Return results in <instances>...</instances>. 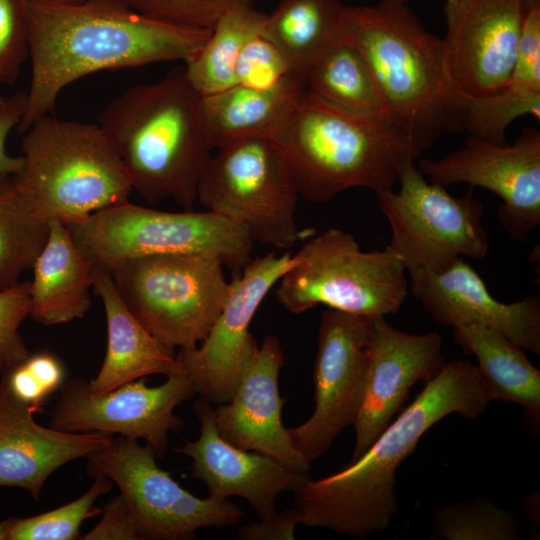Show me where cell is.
Wrapping results in <instances>:
<instances>
[{"label":"cell","instance_id":"cell-1","mask_svg":"<svg viewBox=\"0 0 540 540\" xmlns=\"http://www.w3.org/2000/svg\"><path fill=\"white\" fill-rule=\"evenodd\" d=\"M212 28L192 29L146 17L120 0L75 4L28 3L31 83L23 134L48 115L62 90L102 70L156 62H186L206 43Z\"/></svg>","mask_w":540,"mask_h":540},{"label":"cell","instance_id":"cell-2","mask_svg":"<svg viewBox=\"0 0 540 540\" xmlns=\"http://www.w3.org/2000/svg\"><path fill=\"white\" fill-rule=\"evenodd\" d=\"M490 402L475 364L446 362L359 459L292 492L299 524L358 538L387 529L398 513L396 470L420 438L450 414L478 418Z\"/></svg>","mask_w":540,"mask_h":540},{"label":"cell","instance_id":"cell-3","mask_svg":"<svg viewBox=\"0 0 540 540\" xmlns=\"http://www.w3.org/2000/svg\"><path fill=\"white\" fill-rule=\"evenodd\" d=\"M201 95L176 67L163 78L137 84L113 98L98 125L119 156L133 191L146 202L171 199L193 210L210 146Z\"/></svg>","mask_w":540,"mask_h":540},{"label":"cell","instance_id":"cell-4","mask_svg":"<svg viewBox=\"0 0 540 540\" xmlns=\"http://www.w3.org/2000/svg\"><path fill=\"white\" fill-rule=\"evenodd\" d=\"M339 38L363 55L391 118L422 153L445 133L464 131V99L451 86L442 39L406 4L346 6Z\"/></svg>","mask_w":540,"mask_h":540},{"label":"cell","instance_id":"cell-5","mask_svg":"<svg viewBox=\"0 0 540 540\" xmlns=\"http://www.w3.org/2000/svg\"><path fill=\"white\" fill-rule=\"evenodd\" d=\"M270 138L284 155L298 195L314 203L356 187L392 190L421 154L395 121L349 113L307 88Z\"/></svg>","mask_w":540,"mask_h":540},{"label":"cell","instance_id":"cell-6","mask_svg":"<svg viewBox=\"0 0 540 540\" xmlns=\"http://www.w3.org/2000/svg\"><path fill=\"white\" fill-rule=\"evenodd\" d=\"M22 166L12 175L27 206L44 221L66 224L128 200L126 170L97 123L45 115L21 141Z\"/></svg>","mask_w":540,"mask_h":540},{"label":"cell","instance_id":"cell-7","mask_svg":"<svg viewBox=\"0 0 540 540\" xmlns=\"http://www.w3.org/2000/svg\"><path fill=\"white\" fill-rule=\"evenodd\" d=\"M222 261L205 253L127 259L110 271L119 296L164 347L186 350L208 334L232 290Z\"/></svg>","mask_w":540,"mask_h":540},{"label":"cell","instance_id":"cell-8","mask_svg":"<svg viewBox=\"0 0 540 540\" xmlns=\"http://www.w3.org/2000/svg\"><path fill=\"white\" fill-rule=\"evenodd\" d=\"M67 225L81 252L106 271L141 256L205 253L218 257L236 276L251 260L254 246L242 227L211 211L168 212L128 200Z\"/></svg>","mask_w":540,"mask_h":540},{"label":"cell","instance_id":"cell-9","mask_svg":"<svg viewBox=\"0 0 540 540\" xmlns=\"http://www.w3.org/2000/svg\"><path fill=\"white\" fill-rule=\"evenodd\" d=\"M280 278L278 302L301 314L318 305L377 317L397 313L407 294L404 264L387 248L365 252L348 232L332 227L306 240Z\"/></svg>","mask_w":540,"mask_h":540},{"label":"cell","instance_id":"cell-10","mask_svg":"<svg viewBox=\"0 0 540 540\" xmlns=\"http://www.w3.org/2000/svg\"><path fill=\"white\" fill-rule=\"evenodd\" d=\"M200 178L197 201L242 227L253 243L289 249L301 237L298 193L278 145L268 137L232 141L217 149Z\"/></svg>","mask_w":540,"mask_h":540},{"label":"cell","instance_id":"cell-11","mask_svg":"<svg viewBox=\"0 0 540 540\" xmlns=\"http://www.w3.org/2000/svg\"><path fill=\"white\" fill-rule=\"evenodd\" d=\"M400 188L376 192L391 229L386 247L407 270L440 273L462 256L487 255L488 234L482 226L483 203L470 189L456 197L446 187L427 181L410 162L401 172Z\"/></svg>","mask_w":540,"mask_h":540},{"label":"cell","instance_id":"cell-12","mask_svg":"<svg viewBox=\"0 0 540 540\" xmlns=\"http://www.w3.org/2000/svg\"><path fill=\"white\" fill-rule=\"evenodd\" d=\"M59 390L49 427L68 433L99 432L141 439L159 458L168 450L169 432L183 427L175 408L196 394L183 369L155 387L137 379L95 394L89 381L77 378L64 382Z\"/></svg>","mask_w":540,"mask_h":540},{"label":"cell","instance_id":"cell-13","mask_svg":"<svg viewBox=\"0 0 540 540\" xmlns=\"http://www.w3.org/2000/svg\"><path fill=\"white\" fill-rule=\"evenodd\" d=\"M373 319L332 308L321 316L313 374L315 409L303 424L288 429L295 448L309 462L325 453L356 420Z\"/></svg>","mask_w":540,"mask_h":540},{"label":"cell","instance_id":"cell-14","mask_svg":"<svg viewBox=\"0 0 540 540\" xmlns=\"http://www.w3.org/2000/svg\"><path fill=\"white\" fill-rule=\"evenodd\" d=\"M295 263L289 252H271L251 259L234 276L230 295L206 337L177 355L196 394L215 404L231 399L259 347L250 323L267 293Z\"/></svg>","mask_w":540,"mask_h":540},{"label":"cell","instance_id":"cell-15","mask_svg":"<svg viewBox=\"0 0 540 540\" xmlns=\"http://www.w3.org/2000/svg\"><path fill=\"white\" fill-rule=\"evenodd\" d=\"M429 181L444 187L468 183L495 193L501 225L523 242L540 225V132L525 127L513 144L496 145L469 135L464 146L418 166Z\"/></svg>","mask_w":540,"mask_h":540},{"label":"cell","instance_id":"cell-16","mask_svg":"<svg viewBox=\"0 0 540 540\" xmlns=\"http://www.w3.org/2000/svg\"><path fill=\"white\" fill-rule=\"evenodd\" d=\"M443 14L444 64L452 88L465 97L504 88L520 38V0H445Z\"/></svg>","mask_w":540,"mask_h":540},{"label":"cell","instance_id":"cell-17","mask_svg":"<svg viewBox=\"0 0 540 540\" xmlns=\"http://www.w3.org/2000/svg\"><path fill=\"white\" fill-rule=\"evenodd\" d=\"M156 458L149 445L123 436L86 457L91 476H106L119 487L141 540L189 539L205 522L209 501L180 486L157 465Z\"/></svg>","mask_w":540,"mask_h":540},{"label":"cell","instance_id":"cell-18","mask_svg":"<svg viewBox=\"0 0 540 540\" xmlns=\"http://www.w3.org/2000/svg\"><path fill=\"white\" fill-rule=\"evenodd\" d=\"M442 336L410 334L373 319L363 398L353 424L356 439L349 463L359 459L402 408L412 386L428 383L443 369Z\"/></svg>","mask_w":540,"mask_h":540},{"label":"cell","instance_id":"cell-19","mask_svg":"<svg viewBox=\"0 0 540 540\" xmlns=\"http://www.w3.org/2000/svg\"><path fill=\"white\" fill-rule=\"evenodd\" d=\"M411 293L430 317L446 326L478 325L500 331L524 350L540 355V296L503 303L463 258L434 273L407 270Z\"/></svg>","mask_w":540,"mask_h":540},{"label":"cell","instance_id":"cell-20","mask_svg":"<svg viewBox=\"0 0 540 540\" xmlns=\"http://www.w3.org/2000/svg\"><path fill=\"white\" fill-rule=\"evenodd\" d=\"M193 411L200 423V435L195 441H185L176 451L192 459L190 476L204 483L210 497H241L260 519H267L277 513L275 499L280 493L293 492L310 479L308 473L223 439L211 402L205 398L195 402Z\"/></svg>","mask_w":540,"mask_h":540},{"label":"cell","instance_id":"cell-21","mask_svg":"<svg viewBox=\"0 0 540 540\" xmlns=\"http://www.w3.org/2000/svg\"><path fill=\"white\" fill-rule=\"evenodd\" d=\"M285 357L276 336L268 335L245 369L231 399L214 409L216 426L233 446L261 453L298 472L309 462L294 446L281 418L285 398L279 393V372Z\"/></svg>","mask_w":540,"mask_h":540},{"label":"cell","instance_id":"cell-22","mask_svg":"<svg viewBox=\"0 0 540 540\" xmlns=\"http://www.w3.org/2000/svg\"><path fill=\"white\" fill-rule=\"evenodd\" d=\"M37 410L18 400L2 375L0 487L22 488L36 501L53 472L72 460L86 458L113 439L105 433H68L42 426L33 417Z\"/></svg>","mask_w":540,"mask_h":540},{"label":"cell","instance_id":"cell-23","mask_svg":"<svg viewBox=\"0 0 540 540\" xmlns=\"http://www.w3.org/2000/svg\"><path fill=\"white\" fill-rule=\"evenodd\" d=\"M92 289L103 303L107 326L104 361L89 381L93 393L103 394L152 374L169 376L182 370L174 351L159 343L130 312L110 272L94 267Z\"/></svg>","mask_w":540,"mask_h":540},{"label":"cell","instance_id":"cell-24","mask_svg":"<svg viewBox=\"0 0 540 540\" xmlns=\"http://www.w3.org/2000/svg\"><path fill=\"white\" fill-rule=\"evenodd\" d=\"M31 269L30 316L35 321L56 325L86 315L94 266L75 244L66 223L49 221L47 240Z\"/></svg>","mask_w":540,"mask_h":540},{"label":"cell","instance_id":"cell-25","mask_svg":"<svg viewBox=\"0 0 540 540\" xmlns=\"http://www.w3.org/2000/svg\"><path fill=\"white\" fill-rule=\"evenodd\" d=\"M305 88V79L290 75L266 89L235 84L202 96L201 118L210 146L219 149L241 138H270Z\"/></svg>","mask_w":540,"mask_h":540},{"label":"cell","instance_id":"cell-26","mask_svg":"<svg viewBox=\"0 0 540 540\" xmlns=\"http://www.w3.org/2000/svg\"><path fill=\"white\" fill-rule=\"evenodd\" d=\"M452 328L463 351L476 356L490 400L521 405L529 429L538 433L540 371L528 360L524 349L493 328L473 324Z\"/></svg>","mask_w":540,"mask_h":540},{"label":"cell","instance_id":"cell-27","mask_svg":"<svg viewBox=\"0 0 540 540\" xmlns=\"http://www.w3.org/2000/svg\"><path fill=\"white\" fill-rule=\"evenodd\" d=\"M344 7L340 0H280L267 15L263 36L280 51L290 73L305 79L338 40Z\"/></svg>","mask_w":540,"mask_h":540},{"label":"cell","instance_id":"cell-28","mask_svg":"<svg viewBox=\"0 0 540 540\" xmlns=\"http://www.w3.org/2000/svg\"><path fill=\"white\" fill-rule=\"evenodd\" d=\"M305 84L322 100L349 113L392 120L367 61L357 48L339 37L310 67Z\"/></svg>","mask_w":540,"mask_h":540},{"label":"cell","instance_id":"cell-29","mask_svg":"<svg viewBox=\"0 0 540 540\" xmlns=\"http://www.w3.org/2000/svg\"><path fill=\"white\" fill-rule=\"evenodd\" d=\"M267 15L251 2L228 10L212 27L203 47L185 62L187 79L201 96L236 84L235 65L245 44L263 34Z\"/></svg>","mask_w":540,"mask_h":540},{"label":"cell","instance_id":"cell-30","mask_svg":"<svg viewBox=\"0 0 540 540\" xmlns=\"http://www.w3.org/2000/svg\"><path fill=\"white\" fill-rule=\"evenodd\" d=\"M48 232L49 222L27 208L12 175H0V290L21 282L43 249Z\"/></svg>","mask_w":540,"mask_h":540},{"label":"cell","instance_id":"cell-31","mask_svg":"<svg viewBox=\"0 0 540 540\" xmlns=\"http://www.w3.org/2000/svg\"><path fill=\"white\" fill-rule=\"evenodd\" d=\"M94 479L83 495L61 507L31 517H10L1 521L0 540L80 539L81 523L102 513L95 502L113 486L106 476L98 475Z\"/></svg>","mask_w":540,"mask_h":540},{"label":"cell","instance_id":"cell-32","mask_svg":"<svg viewBox=\"0 0 540 540\" xmlns=\"http://www.w3.org/2000/svg\"><path fill=\"white\" fill-rule=\"evenodd\" d=\"M432 538L449 540H517L521 538L514 513L485 498H475L439 508L433 518Z\"/></svg>","mask_w":540,"mask_h":540},{"label":"cell","instance_id":"cell-33","mask_svg":"<svg viewBox=\"0 0 540 540\" xmlns=\"http://www.w3.org/2000/svg\"><path fill=\"white\" fill-rule=\"evenodd\" d=\"M525 115L540 120V94L507 84L489 95L465 97L463 129L471 136L496 145H507L508 126Z\"/></svg>","mask_w":540,"mask_h":540},{"label":"cell","instance_id":"cell-34","mask_svg":"<svg viewBox=\"0 0 540 540\" xmlns=\"http://www.w3.org/2000/svg\"><path fill=\"white\" fill-rule=\"evenodd\" d=\"M151 19L192 29L212 28L228 10L251 0H120Z\"/></svg>","mask_w":540,"mask_h":540},{"label":"cell","instance_id":"cell-35","mask_svg":"<svg viewBox=\"0 0 540 540\" xmlns=\"http://www.w3.org/2000/svg\"><path fill=\"white\" fill-rule=\"evenodd\" d=\"M29 0H0V86L12 85L29 58Z\"/></svg>","mask_w":540,"mask_h":540},{"label":"cell","instance_id":"cell-36","mask_svg":"<svg viewBox=\"0 0 540 540\" xmlns=\"http://www.w3.org/2000/svg\"><path fill=\"white\" fill-rule=\"evenodd\" d=\"M30 281L0 290V373L23 362L29 355L19 333L22 322L30 315Z\"/></svg>","mask_w":540,"mask_h":540},{"label":"cell","instance_id":"cell-37","mask_svg":"<svg viewBox=\"0 0 540 540\" xmlns=\"http://www.w3.org/2000/svg\"><path fill=\"white\" fill-rule=\"evenodd\" d=\"M236 84L266 89L292 75L276 46L263 34L249 40L235 65Z\"/></svg>","mask_w":540,"mask_h":540},{"label":"cell","instance_id":"cell-38","mask_svg":"<svg viewBox=\"0 0 540 540\" xmlns=\"http://www.w3.org/2000/svg\"><path fill=\"white\" fill-rule=\"evenodd\" d=\"M101 514V520L80 539L141 540L134 516L121 494L111 498Z\"/></svg>","mask_w":540,"mask_h":540},{"label":"cell","instance_id":"cell-39","mask_svg":"<svg viewBox=\"0 0 540 540\" xmlns=\"http://www.w3.org/2000/svg\"><path fill=\"white\" fill-rule=\"evenodd\" d=\"M27 93L16 91L0 105V175H14L22 166V157L8 153L6 142L11 131L19 126L25 113Z\"/></svg>","mask_w":540,"mask_h":540},{"label":"cell","instance_id":"cell-40","mask_svg":"<svg viewBox=\"0 0 540 540\" xmlns=\"http://www.w3.org/2000/svg\"><path fill=\"white\" fill-rule=\"evenodd\" d=\"M299 517L296 510L278 512L267 519L246 524L238 529L237 538L241 540H293Z\"/></svg>","mask_w":540,"mask_h":540},{"label":"cell","instance_id":"cell-41","mask_svg":"<svg viewBox=\"0 0 540 540\" xmlns=\"http://www.w3.org/2000/svg\"><path fill=\"white\" fill-rule=\"evenodd\" d=\"M23 363L48 395L58 390L64 383V367L61 361L50 352L29 354Z\"/></svg>","mask_w":540,"mask_h":540},{"label":"cell","instance_id":"cell-42","mask_svg":"<svg viewBox=\"0 0 540 540\" xmlns=\"http://www.w3.org/2000/svg\"><path fill=\"white\" fill-rule=\"evenodd\" d=\"M30 1L51 3V4H75V3L82 2L84 0H30Z\"/></svg>","mask_w":540,"mask_h":540},{"label":"cell","instance_id":"cell-43","mask_svg":"<svg viewBox=\"0 0 540 540\" xmlns=\"http://www.w3.org/2000/svg\"><path fill=\"white\" fill-rule=\"evenodd\" d=\"M387 1L395 2V3H399V4L409 5V3L414 1V0H387Z\"/></svg>","mask_w":540,"mask_h":540},{"label":"cell","instance_id":"cell-44","mask_svg":"<svg viewBox=\"0 0 540 540\" xmlns=\"http://www.w3.org/2000/svg\"><path fill=\"white\" fill-rule=\"evenodd\" d=\"M5 97L0 95V105H2L5 102Z\"/></svg>","mask_w":540,"mask_h":540}]
</instances>
